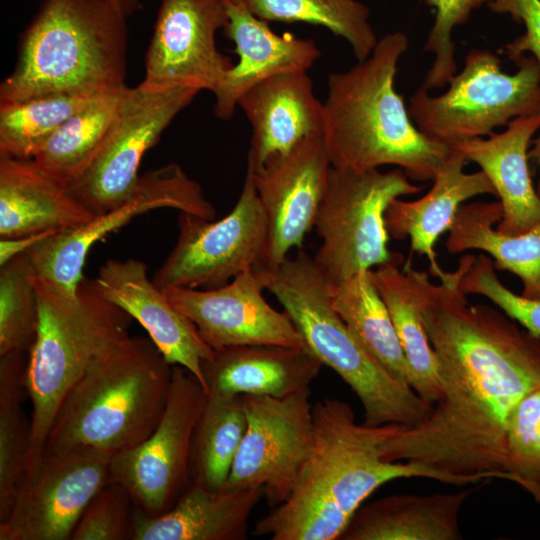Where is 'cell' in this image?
Here are the masks:
<instances>
[{
    "mask_svg": "<svg viewBox=\"0 0 540 540\" xmlns=\"http://www.w3.org/2000/svg\"><path fill=\"white\" fill-rule=\"evenodd\" d=\"M465 254L439 283L409 269L423 324L438 362L439 397L420 423L381 444L386 461H416L473 484L507 480L503 471L508 422L517 404L540 388V338L500 309L470 304L462 275Z\"/></svg>",
    "mask_w": 540,
    "mask_h": 540,
    "instance_id": "obj_1",
    "label": "cell"
},
{
    "mask_svg": "<svg viewBox=\"0 0 540 540\" xmlns=\"http://www.w3.org/2000/svg\"><path fill=\"white\" fill-rule=\"evenodd\" d=\"M313 420L312 453L289 497L257 521L255 536L336 540L362 503L387 482L428 478L456 486L472 484L421 462L384 460L381 444L401 424H359L352 407L343 400H317Z\"/></svg>",
    "mask_w": 540,
    "mask_h": 540,
    "instance_id": "obj_2",
    "label": "cell"
},
{
    "mask_svg": "<svg viewBox=\"0 0 540 540\" xmlns=\"http://www.w3.org/2000/svg\"><path fill=\"white\" fill-rule=\"evenodd\" d=\"M408 43L402 32L386 34L368 58L329 75L322 137L332 167L365 172L394 165L425 182L449 154L451 147L417 129L395 90Z\"/></svg>",
    "mask_w": 540,
    "mask_h": 540,
    "instance_id": "obj_3",
    "label": "cell"
},
{
    "mask_svg": "<svg viewBox=\"0 0 540 540\" xmlns=\"http://www.w3.org/2000/svg\"><path fill=\"white\" fill-rule=\"evenodd\" d=\"M127 17L109 0H44L23 32L0 102L97 96L126 86Z\"/></svg>",
    "mask_w": 540,
    "mask_h": 540,
    "instance_id": "obj_4",
    "label": "cell"
},
{
    "mask_svg": "<svg viewBox=\"0 0 540 540\" xmlns=\"http://www.w3.org/2000/svg\"><path fill=\"white\" fill-rule=\"evenodd\" d=\"M171 379L172 365L152 340L129 335L100 354L68 393L45 451L115 455L135 447L159 423Z\"/></svg>",
    "mask_w": 540,
    "mask_h": 540,
    "instance_id": "obj_5",
    "label": "cell"
},
{
    "mask_svg": "<svg viewBox=\"0 0 540 540\" xmlns=\"http://www.w3.org/2000/svg\"><path fill=\"white\" fill-rule=\"evenodd\" d=\"M255 270L307 348L356 394L364 424L413 426L429 415L432 405L395 379L349 331L331 304V288L313 257L299 250L276 267Z\"/></svg>",
    "mask_w": 540,
    "mask_h": 540,
    "instance_id": "obj_6",
    "label": "cell"
},
{
    "mask_svg": "<svg viewBox=\"0 0 540 540\" xmlns=\"http://www.w3.org/2000/svg\"><path fill=\"white\" fill-rule=\"evenodd\" d=\"M39 322L26 368L32 404L26 474L37 470L56 416L89 365L129 336L132 318L105 300L84 277L70 298L37 277ZM25 474V475H26Z\"/></svg>",
    "mask_w": 540,
    "mask_h": 540,
    "instance_id": "obj_7",
    "label": "cell"
},
{
    "mask_svg": "<svg viewBox=\"0 0 540 540\" xmlns=\"http://www.w3.org/2000/svg\"><path fill=\"white\" fill-rule=\"evenodd\" d=\"M423 188L401 168L383 173L330 167L314 223L322 242L313 259L331 289L359 272L403 263V255L388 248L385 212L394 199Z\"/></svg>",
    "mask_w": 540,
    "mask_h": 540,
    "instance_id": "obj_8",
    "label": "cell"
},
{
    "mask_svg": "<svg viewBox=\"0 0 540 540\" xmlns=\"http://www.w3.org/2000/svg\"><path fill=\"white\" fill-rule=\"evenodd\" d=\"M513 74L502 71L490 50L473 49L449 88L431 96L422 87L408 104L409 116L428 138L452 147L483 136L514 118L540 113V66L533 56L514 61Z\"/></svg>",
    "mask_w": 540,
    "mask_h": 540,
    "instance_id": "obj_9",
    "label": "cell"
},
{
    "mask_svg": "<svg viewBox=\"0 0 540 540\" xmlns=\"http://www.w3.org/2000/svg\"><path fill=\"white\" fill-rule=\"evenodd\" d=\"M178 239L153 275L169 288H217L264 264L267 223L251 173L234 208L220 220L180 212Z\"/></svg>",
    "mask_w": 540,
    "mask_h": 540,
    "instance_id": "obj_10",
    "label": "cell"
},
{
    "mask_svg": "<svg viewBox=\"0 0 540 540\" xmlns=\"http://www.w3.org/2000/svg\"><path fill=\"white\" fill-rule=\"evenodd\" d=\"M207 399L193 374L172 365L167 404L156 428L140 444L113 455L108 482L123 485L145 514L167 512L189 487L193 436Z\"/></svg>",
    "mask_w": 540,
    "mask_h": 540,
    "instance_id": "obj_11",
    "label": "cell"
},
{
    "mask_svg": "<svg viewBox=\"0 0 540 540\" xmlns=\"http://www.w3.org/2000/svg\"><path fill=\"white\" fill-rule=\"evenodd\" d=\"M199 92L185 86L126 87L117 116L100 149L67 190L94 215L128 200L138 186L143 156Z\"/></svg>",
    "mask_w": 540,
    "mask_h": 540,
    "instance_id": "obj_12",
    "label": "cell"
},
{
    "mask_svg": "<svg viewBox=\"0 0 540 540\" xmlns=\"http://www.w3.org/2000/svg\"><path fill=\"white\" fill-rule=\"evenodd\" d=\"M159 208H172L208 220L216 217L215 208L204 196L200 184L180 165L170 163L142 174L135 192L122 204L83 224L59 230L26 254L37 277L63 295L77 298L90 249L136 216Z\"/></svg>",
    "mask_w": 540,
    "mask_h": 540,
    "instance_id": "obj_13",
    "label": "cell"
},
{
    "mask_svg": "<svg viewBox=\"0 0 540 540\" xmlns=\"http://www.w3.org/2000/svg\"><path fill=\"white\" fill-rule=\"evenodd\" d=\"M242 396L247 427L224 488H259L275 507L291 494L314 447L311 389Z\"/></svg>",
    "mask_w": 540,
    "mask_h": 540,
    "instance_id": "obj_14",
    "label": "cell"
},
{
    "mask_svg": "<svg viewBox=\"0 0 540 540\" xmlns=\"http://www.w3.org/2000/svg\"><path fill=\"white\" fill-rule=\"evenodd\" d=\"M112 457L95 448L45 451L0 521V540L71 539L86 507L108 483Z\"/></svg>",
    "mask_w": 540,
    "mask_h": 540,
    "instance_id": "obj_15",
    "label": "cell"
},
{
    "mask_svg": "<svg viewBox=\"0 0 540 540\" xmlns=\"http://www.w3.org/2000/svg\"><path fill=\"white\" fill-rule=\"evenodd\" d=\"M227 23L225 0H161L139 84L213 93L235 65L216 46V33Z\"/></svg>",
    "mask_w": 540,
    "mask_h": 540,
    "instance_id": "obj_16",
    "label": "cell"
},
{
    "mask_svg": "<svg viewBox=\"0 0 540 540\" xmlns=\"http://www.w3.org/2000/svg\"><path fill=\"white\" fill-rule=\"evenodd\" d=\"M264 290L263 280L252 269L217 288L174 287L164 292L214 351L243 345L307 348L288 313L273 308Z\"/></svg>",
    "mask_w": 540,
    "mask_h": 540,
    "instance_id": "obj_17",
    "label": "cell"
},
{
    "mask_svg": "<svg viewBox=\"0 0 540 540\" xmlns=\"http://www.w3.org/2000/svg\"><path fill=\"white\" fill-rule=\"evenodd\" d=\"M330 167L323 137L313 136L270 158L259 171L247 169L266 216L264 267L278 266L292 248L302 247L314 227Z\"/></svg>",
    "mask_w": 540,
    "mask_h": 540,
    "instance_id": "obj_18",
    "label": "cell"
},
{
    "mask_svg": "<svg viewBox=\"0 0 540 540\" xmlns=\"http://www.w3.org/2000/svg\"><path fill=\"white\" fill-rule=\"evenodd\" d=\"M93 283L105 300L140 323L169 364L188 370L207 391L202 363L213 356L214 350L195 324L148 277L143 261L108 259Z\"/></svg>",
    "mask_w": 540,
    "mask_h": 540,
    "instance_id": "obj_19",
    "label": "cell"
},
{
    "mask_svg": "<svg viewBox=\"0 0 540 540\" xmlns=\"http://www.w3.org/2000/svg\"><path fill=\"white\" fill-rule=\"evenodd\" d=\"M238 105L252 127L247 160L252 172L302 140L323 135L324 104L315 97L307 71L265 79L247 90Z\"/></svg>",
    "mask_w": 540,
    "mask_h": 540,
    "instance_id": "obj_20",
    "label": "cell"
},
{
    "mask_svg": "<svg viewBox=\"0 0 540 540\" xmlns=\"http://www.w3.org/2000/svg\"><path fill=\"white\" fill-rule=\"evenodd\" d=\"M226 5L224 34L234 43L239 60L213 92L214 113L223 120L233 116L241 96L254 85L280 73L307 71L321 55L313 40L275 33L244 3Z\"/></svg>",
    "mask_w": 540,
    "mask_h": 540,
    "instance_id": "obj_21",
    "label": "cell"
},
{
    "mask_svg": "<svg viewBox=\"0 0 540 540\" xmlns=\"http://www.w3.org/2000/svg\"><path fill=\"white\" fill-rule=\"evenodd\" d=\"M540 130V113L511 120L501 133L465 140L451 148L477 164L496 190L503 214L496 229L504 234L526 232L540 222V197L529 168V150Z\"/></svg>",
    "mask_w": 540,
    "mask_h": 540,
    "instance_id": "obj_22",
    "label": "cell"
},
{
    "mask_svg": "<svg viewBox=\"0 0 540 540\" xmlns=\"http://www.w3.org/2000/svg\"><path fill=\"white\" fill-rule=\"evenodd\" d=\"M467 163L463 153L451 148L425 195L412 201L396 198L385 212V226L390 238H409L411 251L427 257L429 272L436 278L443 269L437 262L434 246L438 238L449 231L460 207L479 195L496 196L493 184L482 170L464 171Z\"/></svg>",
    "mask_w": 540,
    "mask_h": 540,
    "instance_id": "obj_23",
    "label": "cell"
},
{
    "mask_svg": "<svg viewBox=\"0 0 540 540\" xmlns=\"http://www.w3.org/2000/svg\"><path fill=\"white\" fill-rule=\"evenodd\" d=\"M322 366L308 348L243 345L214 351L202 371L208 394L286 397L310 387Z\"/></svg>",
    "mask_w": 540,
    "mask_h": 540,
    "instance_id": "obj_24",
    "label": "cell"
},
{
    "mask_svg": "<svg viewBox=\"0 0 540 540\" xmlns=\"http://www.w3.org/2000/svg\"><path fill=\"white\" fill-rule=\"evenodd\" d=\"M259 488L211 490L191 481L167 512L133 514V540H245Z\"/></svg>",
    "mask_w": 540,
    "mask_h": 540,
    "instance_id": "obj_25",
    "label": "cell"
},
{
    "mask_svg": "<svg viewBox=\"0 0 540 540\" xmlns=\"http://www.w3.org/2000/svg\"><path fill=\"white\" fill-rule=\"evenodd\" d=\"M93 216L32 159L0 156L1 238L71 228Z\"/></svg>",
    "mask_w": 540,
    "mask_h": 540,
    "instance_id": "obj_26",
    "label": "cell"
},
{
    "mask_svg": "<svg viewBox=\"0 0 540 540\" xmlns=\"http://www.w3.org/2000/svg\"><path fill=\"white\" fill-rule=\"evenodd\" d=\"M471 488L429 495L397 494L361 505L340 540H461L459 514Z\"/></svg>",
    "mask_w": 540,
    "mask_h": 540,
    "instance_id": "obj_27",
    "label": "cell"
},
{
    "mask_svg": "<svg viewBox=\"0 0 540 540\" xmlns=\"http://www.w3.org/2000/svg\"><path fill=\"white\" fill-rule=\"evenodd\" d=\"M502 214L499 200L464 203L448 231L446 250L451 255L469 250L488 254L497 270L521 280L522 296L540 300V222L526 232L508 235L495 227Z\"/></svg>",
    "mask_w": 540,
    "mask_h": 540,
    "instance_id": "obj_28",
    "label": "cell"
},
{
    "mask_svg": "<svg viewBox=\"0 0 540 540\" xmlns=\"http://www.w3.org/2000/svg\"><path fill=\"white\" fill-rule=\"evenodd\" d=\"M372 271L408 366L409 386L427 403L439 397L438 362L425 330L408 264L380 265Z\"/></svg>",
    "mask_w": 540,
    "mask_h": 540,
    "instance_id": "obj_29",
    "label": "cell"
},
{
    "mask_svg": "<svg viewBox=\"0 0 540 540\" xmlns=\"http://www.w3.org/2000/svg\"><path fill=\"white\" fill-rule=\"evenodd\" d=\"M331 304L360 344L395 379L409 386L406 358L372 271L359 272L332 288Z\"/></svg>",
    "mask_w": 540,
    "mask_h": 540,
    "instance_id": "obj_30",
    "label": "cell"
},
{
    "mask_svg": "<svg viewBox=\"0 0 540 540\" xmlns=\"http://www.w3.org/2000/svg\"><path fill=\"white\" fill-rule=\"evenodd\" d=\"M126 87L99 95L67 119L32 158L37 167L65 187L77 179L104 142Z\"/></svg>",
    "mask_w": 540,
    "mask_h": 540,
    "instance_id": "obj_31",
    "label": "cell"
},
{
    "mask_svg": "<svg viewBox=\"0 0 540 540\" xmlns=\"http://www.w3.org/2000/svg\"><path fill=\"white\" fill-rule=\"evenodd\" d=\"M246 427L242 395L208 394L192 441L191 481L211 490L224 488Z\"/></svg>",
    "mask_w": 540,
    "mask_h": 540,
    "instance_id": "obj_32",
    "label": "cell"
},
{
    "mask_svg": "<svg viewBox=\"0 0 540 540\" xmlns=\"http://www.w3.org/2000/svg\"><path fill=\"white\" fill-rule=\"evenodd\" d=\"M23 353L0 356V521L8 514L26 474L31 421L24 408Z\"/></svg>",
    "mask_w": 540,
    "mask_h": 540,
    "instance_id": "obj_33",
    "label": "cell"
},
{
    "mask_svg": "<svg viewBox=\"0 0 540 540\" xmlns=\"http://www.w3.org/2000/svg\"><path fill=\"white\" fill-rule=\"evenodd\" d=\"M98 96L48 94L0 102V156L32 159L67 119Z\"/></svg>",
    "mask_w": 540,
    "mask_h": 540,
    "instance_id": "obj_34",
    "label": "cell"
},
{
    "mask_svg": "<svg viewBox=\"0 0 540 540\" xmlns=\"http://www.w3.org/2000/svg\"><path fill=\"white\" fill-rule=\"evenodd\" d=\"M244 4L266 22L321 25L344 38L358 61L368 58L378 42L369 8L358 0H244Z\"/></svg>",
    "mask_w": 540,
    "mask_h": 540,
    "instance_id": "obj_35",
    "label": "cell"
},
{
    "mask_svg": "<svg viewBox=\"0 0 540 540\" xmlns=\"http://www.w3.org/2000/svg\"><path fill=\"white\" fill-rule=\"evenodd\" d=\"M37 275L26 253L0 266V356L30 350L37 334Z\"/></svg>",
    "mask_w": 540,
    "mask_h": 540,
    "instance_id": "obj_36",
    "label": "cell"
},
{
    "mask_svg": "<svg viewBox=\"0 0 540 540\" xmlns=\"http://www.w3.org/2000/svg\"><path fill=\"white\" fill-rule=\"evenodd\" d=\"M503 471L540 504V388L527 394L510 416Z\"/></svg>",
    "mask_w": 540,
    "mask_h": 540,
    "instance_id": "obj_37",
    "label": "cell"
},
{
    "mask_svg": "<svg viewBox=\"0 0 540 540\" xmlns=\"http://www.w3.org/2000/svg\"><path fill=\"white\" fill-rule=\"evenodd\" d=\"M494 0H427L436 9L434 24L428 34L424 51L435 55L422 88H443L455 75L457 64L452 31L468 20L471 13Z\"/></svg>",
    "mask_w": 540,
    "mask_h": 540,
    "instance_id": "obj_38",
    "label": "cell"
},
{
    "mask_svg": "<svg viewBox=\"0 0 540 540\" xmlns=\"http://www.w3.org/2000/svg\"><path fill=\"white\" fill-rule=\"evenodd\" d=\"M460 287L466 294L487 298L522 328L540 338V300L516 294L501 283L491 257L476 256L473 264L462 275Z\"/></svg>",
    "mask_w": 540,
    "mask_h": 540,
    "instance_id": "obj_39",
    "label": "cell"
},
{
    "mask_svg": "<svg viewBox=\"0 0 540 540\" xmlns=\"http://www.w3.org/2000/svg\"><path fill=\"white\" fill-rule=\"evenodd\" d=\"M130 492L108 482L86 507L72 540H123L132 538L133 515Z\"/></svg>",
    "mask_w": 540,
    "mask_h": 540,
    "instance_id": "obj_40",
    "label": "cell"
},
{
    "mask_svg": "<svg viewBox=\"0 0 540 540\" xmlns=\"http://www.w3.org/2000/svg\"><path fill=\"white\" fill-rule=\"evenodd\" d=\"M489 7L525 26V32L504 47L508 58L514 62L530 53L540 66V0H494Z\"/></svg>",
    "mask_w": 540,
    "mask_h": 540,
    "instance_id": "obj_41",
    "label": "cell"
},
{
    "mask_svg": "<svg viewBox=\"0 0 540 540\" xmlns=\"http://www.w3.org/2000/svg\"><path fill=\"white\" fill-rule=\"evenodd\" d=\"M59 230H48L19 237L0 239V266L14 257L26 253L36 244L55 234Z\"/></svg>",
    "mask_w": 540,
    "mask_h": 540,
    "instance_id": "obj_42",
    "label": "cell"
},
{
    "mask_svg": "<svg viewBox=\"0 0 540 540\" xmlns=\"http://www.w3.org/2000/svg\"><path fill=\"white\" fill-rule=\"evenodd\" d=\"M127 18L140 7V0H109Z\"/></svg>",
    "mask_w": 540,
    "mask_h": 540,
    "instance_id": "obj_43",
    "label": "cell"
},
{
    "mask_svg": "<svg viewBox=\"0 0 540 540\" xmlns=\"http://www.w3.org/2000/svg\"><path fill=\"white\" fill-rule=\"evenodd\" d=\"M529 157L536 165L540 162V134L532 142V148L529 150Z\"/></svg>",
    "mask_w": 540,
    "mask_h": 540,
    "instance_id": "obj_44",
    "label": "cell"
},
{
    "mask_svg": "<svg viewBox=\"0 0 540 540\" xmlns=\"http://www.w3.org/2000/svg\"><path fill=\"white\" fill-rule=\"evenodd\" d=\"M537 166L540 169V162L538 163ZM535 186H536L537 193H538V195L540 197V173H539V177H538V180H537V183H536Z\"/></svg>",
    "mask_w": 540,
    "mask_h": 540,
    "instance_id": "obj_45",
    "label": "cell"
},
{
    "mask_svg": "<svg viewBox=\"0 0 540 540\" xmlns=\"http://www.w3.org/2000/svg\"><path fill=\"white\" fill-rule=\"evenodd\" d=\"M226 1L234 3V4H242V3H244V0H226Z\"/></svg>",
    "mask_w": 540,
    "mask_h": 540,
    "instance_id": "obj_46",
    "label": "cell"
}]
</instances>
